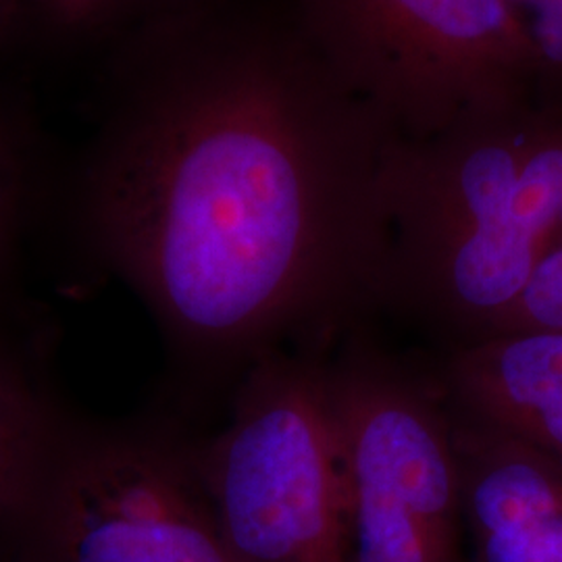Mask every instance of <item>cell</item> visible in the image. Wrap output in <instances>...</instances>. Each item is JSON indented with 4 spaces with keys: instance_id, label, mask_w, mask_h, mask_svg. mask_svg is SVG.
Returning a JSON list of instances; mask_svg holds the SVG:
<instances>
[{
    "instance_id": "6da1fadb",
    "label": "cell",
    "mask_w": 562,
    "mask_h": 562,
    "mask_svg": "<svg viewBox=\"0 0 562 562\" xmlns=\"http://www.w3.org/2000/svg\"><path fill=\"white\" fill-rule=\"evenodd\" d=\"M134 99L81 188L101 269L161 334V406L209 429L281 350L327 355L382 313L394 140L290 0L155 21Z\"/></svg>"
},
{
    "instance_id": "7a4b0ae2",
    "label": "cell",
    "mask_w": 562,
    "mask_h": 562,
    "mask_svg": "<svg viewBox=\"0 0 562 562\" xmlns=\"http://www.w3.org/2000/svg\"><path fill=\"white\" fill-rule=\"evenodd\" d=\"M385 204L382 313L423 329L436 350L496 336L561 215L562 101L538 97L396 142Z\"/></svg>"
},
{
    "instance_id": "3957f363",
    "label": "cell",
    "mask_w": 562,
    "mask_h": 562,
    "mask_svg": "<svg viewBox=\"0 0 562 562\" xmlns=\"http://www.w3.org/2000/svg\"><path fill=\"white\" fill-rule=\"evenodd\" d=\"M202 431L165 406L74 415L0 529V562H234L202 477Z\"/></svg>"
},
{
    "instance_id": "277c9868",
    "label": "cell",
    "mask_w": 562,
    "mask_h": 562,
    "mask_svg": "<svg viewBox=\"0 0 562 562\" xmlns=\"http://www.w3.org/2000/svg\"><path fill=\"white\" fill-rule=\"evenodd\" d=\"M350 562H467L452 419L423 359L369 325L319 361Z\"/></svg>"
},
{
    "instance_id": "5b68a950",
    "label": "cell",
    "mask_w": 562,
    "mask_h": 562,
    "mask_svg": "<svg viewBox=\"0 0 562 562\" xmlns=\"http://www.w3.org/2000/svg\"><path fill=\"white\" fill-rule=\"evenodd\" d=\"M344 88L398 142L538 99L506 0H290Z\"/></svg>"
},
{
    "instance_id": "8992f818",
    "label": "cell",
    "mask_w": 562,
    "mask_h": 562,
    "mask_svg": "<svg viewBox=\"0 0 562 562\" xmlns=\"http://www.w3.org/2000/svg\"><path fill=\"white\" fill-rule=\"evenodd\" d=\"M322 357H265L220 425L199 438L202 477L234 562H350Z\"/></svg>"
},
{
    "instance_id": "52a82bcc",
    "label": "cell",
    "mask_w": 562,
    "mask_h": 562,
    "mask_svg": "<svg viewBox=\"0 0 562 562\" xmlns=\"http://www.w3.org/2000/svg\"><path fill=\"white\" fill-rule=\"evenodd\" d=\"M450 419L467 562H562V461L452 413Z\"/></svg>"
},
{
    "instance_id": "ba28073f",
    "label": "cell",
    "mask_w": 562,
    "mask_h": 562,
    "mask_svg": "<svg viewBox=\"0 0 562 562\" xmlns=\"http://www.w3.org/2000/svg\"><path fill=\"white\" fill-rule=\"evenodd\" d=\"M423 362L454 417L562 461V331H506Z\"/></svg>"
},
{
    "instance_id": "9c48e42d",
    "label": "cell",
    "mask_w": 562,
    "mask_h": 562,
    "mask_svg": "<svg viewBox=\"0 0 562 562\" xmlns=\"http://www.w3.org/2000/svg\"><path fill=\"white\" fill-rule=\"evenodd\" d=\"M48 331L18 296H0V529L25 503L71 413L48 364Z\"/></svg>"
},
{
    "instance_id": "30bf717a",
    "label": "cell",
    "mask_w": 562,
    "mask_h": 562,
    "mask_svg": "<svg viewBox=\"0 0 562 562\" xmlns=\"http://www.w3.org/2000/svg\"><path fill=\"white\" fill-rule=\"evenodd\" d=\"M32 194L30 155L20 136L0 120V296H18L15 269Z\"/></svg>"
},
{
    "instance_id": "8fae6325",
    "label": "cell",
    "mask_w": 562,
    "mask_h": 562,
    "mask_svg": "<svg viewBox=\"0 0 562 562\" xmlns=\"http://www.w3.org/2000/svg\"><path fill=\"white\" fill-rule=\"evenodd\" d=\"M527 42L542 99L562 101V0H506Z\"/></svg>"
},
{
    "instance_id": "7c38bea8",
    "label": "cell",
    "mask_w": 562,
    "mask_h": 562,
    "mask_svg": "<svg viewBox=\"0 0 562 562\" xmlns=\"http://www.w3.org/2000/svg\"><path fill=\"white\" fill-rule=\"evenodd\" d=\"M527 329L562 331V206L554 236L498 334Z\"/></svg>"
},
{
    "instance_id": "4fadbf2b",
    "label": "cell",
    "mask_w": 562,
    "mask_h": 562,
    "mask_svg": "<svg viewBox=\"0 0 562 562\" xmlns=\"http://www.w3.org/2000/svg\"><path fill=\"white\" fill-rule=\"evenodd\" d=\"M186 0H20V9L32 7L42 20L59 32H94L102 25L138 11H150L155 20Z\"/></svg>"
},
{
    "instance_id": "5bb4252c",
    "label": "cell",
    "mask_w": 562,
    "mask_h": 562,
    "mask_svg": "<svg viewBox=\"0 0 562 562\" xmlns=\"http://www.w3.org/2000/svg\"><path fill=\"white\" fill-rule=\"evenodd\" d=\"M20 11V0H0V23L11 20Z\"/></svg>"
}]
</instances>
